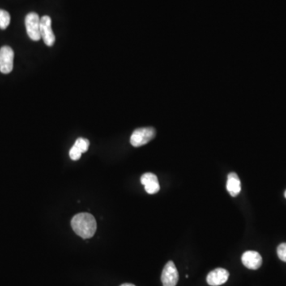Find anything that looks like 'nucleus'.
Wrapping results in <instances>:
<instances>
[{
	"label": "nucleus",
	"mask_w": 286,
	"mask_h": 286,
	"mask_svg": "<svg viewBox=\"0 0 286 286\" xmlns=\"http://www.w3.org/2000/svg\"><path fill=\"white\" fill-rule=\"evenodd\" d=\"M71 226L75 233L83 240L92 237L97 228L95 217L87 212L74 215L72 219Z\"/></svg>",
	"instance_id": "obj_1"
},
{
	"label": "nucleus",
	"mask_w": 286,
	"mask_h": 286,
	"mask_svg": "<svg viewBox=\"0 0 286 286\" xmlns=\"http://www.w3.org/2000/svg\"><path fill=\"white\" fill-rule=\"evenodd\" d=\"M156 131L155 128H138L132 133L130 137V144L134 147L144 146L155 138Z\"/></svg>",
	"instance_id": "obj_2"
},
{
	"label": "nucleus",
	"mask_w": 286,
	"mask_h": 286,
	"mask_svg": "<svg viewBox=\"0 0 286 286\" xmlns=\"http://www.w3.org/2000/svg\"><path fill=\"white\" fill-rule=\"evenodd\" d=\"M40 23L41 18H39V14L36 13H30L26 17L25 24L27 28V35L33 41H39L41 39Z\"/></svg>",
	"instance_id": "obj_3"
},
{
	"label": "nucleus",
	"mask_w": 286,
	"mask_h": 286,
	"mask_svg": "<svg viewBox=\"0 0 286 286\" xmlns=\"http://www.w3.org/2000/svg\"><path fill=\"white\" fill-rule=\"evenodd\" d=\"M14 53L10 46L5 45L0 49V72L8 74L14 68Z\"/></svg>",
	"instance_id": "obj_4"
},
{
	"label": "nucleus",
	"mask_w": 286,
	"mask_h": 286,
	"mask_svg": "<svg viewBox=\"0 0 286 286\" xmlns=\"http://www.w3.org/2000/svg\"><path fill=\"white\" fill-rule=\"evenodd\" d=\"M179 280L178 271L175 264L169 261L164 266L162 274V282L163 286H176Z\"/></svg>",
	"instance_id": "obj_5"
},
{
	"label": "nucleus",
	"mask_w": 286,
	"mask_h": 286,
	"mask_svg": "<svg viewBox=\"0 0 286 286\" xmlns=\"http://www.w3.org/2000/svg\"><path fill=\"white\" fill-rule=\"evenodd\" d=\"M40 32L41 38L45 45L48 46H52L55 42V35L52 29V20L50 17L43 16L41 18L40 23Z\"/></svg>",
	"instance_id": "obj_6"
},
{
	"label": "nucleus",
	"mask_w": 286,
	"mask_h": 286,
	"mask_svg": "<svg viewBox=\"0 0 286 286\" xmlns=\"http://www.w3.org/2000/svg\"><path fill=\"white\" fill-rule=\"evenodd\" d=\"M242 262L246 268L258 270L262 266V256L260 255L258 252L249 250L245 252L242 256Z\"/></svg>",
	"instance_id": "obj_7"
},
{
	"label": "nucleus",
	"mask_w": 286,
	"mask_h": 286,
	"mask_svg": "<svg viewBox=\"0 0 286 286\" xmlns=\"http://www.w3.org/2000/svg\"><path fill=\"white\" fill-rule=\"evenodd\" d=\"M229 272L225 269L217 268L209 273L207 282L209 286H219L224 284L228 280Z\"/></svg>",
	"instance_id": "obj_8"
},
{
	"label": "nucleus",
	"mask_w": 286,
	"mask_h": 286,
	"mask_svg": "<svg viewBox=\"0 0 286 286\" xmlns=\"http://www.w3.org/2000/svg\"><path fill=\"white\" fill-rule=\"evenodd\" d=\"M141 183L144 185L145 190L149 194H155L160 190L159 179L152 173H146L141 177Z\"/></svg>",
	"instance_id": "obj_9"
},
{
	"label": "nucleus",
	"mask_w": 286,
	"mask_h": 286,
	"mask_svg": "<svg viewBox=\"0 0 286 286\" xmlns=\"http://www.w3.org/2000/svg\"><path fill=\"white\" fill-rule=\"evenodd\" d=\"M89 141L86 138H79L76 140L75 144L73 145L69 151V156L73 161H78L81 159L83 153L87 152L89 148Z\"/></svg>",
	"instance_id": "obj_10"
},
{
	"label": "nucleus",
	"mask_w": 286,
	"mask_h": 286,
	"mask_svg": "<svg viewBox=\"0 0 286 286\" xmlns=\"http://www.w3.org/2000/svg\"><path fill=\"white\" fill-rule=\"evenodd\" d=\"M227 189L232 197H237L241 192V182L236 173H231L227 177Z\"/></svg>",
	"instance_id": "obj_11"
},
{
	"label": "nucleus",
	"mask_w": 286,
	"mask_h": 286,
	"mask_svg": "<svg viewBox=\"0 0 286 286\" xmlns=\"http://www.w3.org/2000/svg\"><path fill=\"white\" fill-rule=\"evenodd\" d=\"M10 23V15L7 11L0 10V29L5 30Z\"/></svg>",
	"instance_id": "obj_12"
},
{
	"label": "nucleus",
	"mask_w": 286,
	"mask_h": 286,
	"mask_svg": "<svg viewBox=\"0 0 286 286\" xmlns=\"http://www.w3.org/2000/svg\"><path fill=\"white\" fill-rule=\"evenodd\" d=\"M277 252H278V258L283 262H286V243L278 245Z\"/></svg>",
	"instance_id": "obj_13"
},
{
	"label": "nucleus",
	"mask_w": 286,
	"mask_h": 286,
	"mask_svg": "<svg viewBox=\"0 0 286 286\" xmlns=\"http://www.w3.org/2000/svg\"><path fill=\"white\" fill-rule=\"evenodd\" d=\"M134 286V285L128 284V283H126V284H123V285H122V286Z\"/></svg>",
	"instance_id": "obj_14"
},
{
	"label": "nucleus",
	"mask_w": 286,
	"mask_h": 286,
	"mask_svg": "<svg viewBox=\"0 0 286 286\" xmlns=\"http://www.w3.org/2000/svg\"><path fill=\"white\" fill-rule=\"evenodd\" d=\"M285 197H286V193H285Z\"/></svg>",
	"instance_id": "obj_15"
}]
</instances>
